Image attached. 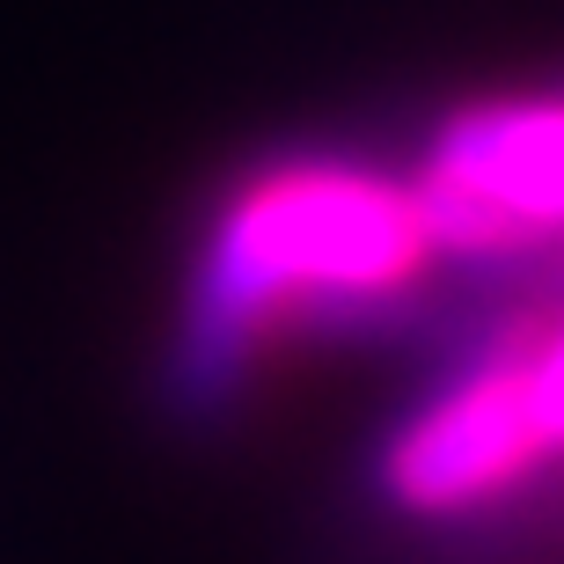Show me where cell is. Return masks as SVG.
<instances>
[{"mask_svg": "<svg viewBox=\"0 0 564 564\" xmlns=\"http://www.w3.org/2000/svg\"><path fill=\"white\" fill-rule=\"evenodd\" d=\"M433 264L411 184L381 169L308 154L257 169L213 213L184 279L162 397L184 425L228 419L257 352L308 323H359L411 301Z\"/></svg>", "mask_w": 564, "mask_h": 564, "instance_id": "1", "label": "cell"}, {"mask_svg": "<svg viewBox=\"0 0 564 564\" xmlns=\"http://www.w3.org/2000/svg\"><path fill=\"white\" fill-rule=\"evenodd\" d=\"M550 337V308L491 323L484 345L389 433L375 477L381 499L411 521H469L543 477V425L528 403V367Z\"/></svg>", "mask_w": 564, "mask_h": 564, "instance_id": "2", "label": "cell"}, {"mask_svg": "<svg viewBox=\"0 0 564 564\" xmlns=\"http://www.w3.org/2000/svg\"><path fill=\"white\" fill-rule=\"evenodd\" d=\"M411 198L433 257L455 264H513L564 242V88L455 110L425 147Z\"/></svg>", "mask_w": 564, "mask_h": 564, "instance_id": "3", "label": "cell"}]
</instances>
